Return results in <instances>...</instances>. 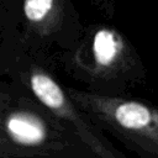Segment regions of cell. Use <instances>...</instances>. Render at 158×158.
<instances>
[{
    "mask_svg": "<svg viewBox=\"0 0 158 158\" xmlns=\"http://www.w3.org/2000/svg\"><path fill=\"white\" fill-rule=\"evenodd\" d=\"M28 94L56 118L70 128L89 148L93 158H128L118 151L91 120L69 99L57 80L41 68H32L23 79Z\"/></svg>",
    "mask_w": 158,
    "mask_h": 158,
    "instance_id": "cell-3",
    "label": "cell"
},
{
    "mask_svg": "<svg viewBox=\"0 0 158 158\" xmlns=\"http://www.w3.org/2000/svg\"><path fill=\"white\" fill-rule=\"evenodd\" d=\"M0 158H93V154L30 94L0 88Z\"/></svg>",
    "mask_w": 158,
    "mask_h": 158,
    "instance_id": "cell-1",
    "label": "cell"
},
{
    "mask_svg": "<svg viewBox=\"0 0 158 158\" xmlns=\"http://www.w3.org/2000/svg\"><path fill=\"white\" fill-rule=\"evenodd\" d=\"M69 99L102 132L107 131L139 158H158V111L142 100L64 89Z\"/></svg>",
    "mask_w": 158,
    "mask_h": 158,
    "instance_id": "cell-2",
    "label": "cell"
},
{
    "mask_svg": "<svg viewBox=\"0 0 158 158\" xmlns=\"http://www.w3.org/2000/svg\"><path fill=\"white\" fill-rule=\"evenodd\" d=\"M91 77L96 80H117L133 63L130 42L115 28L99 26L90 32L85 53Z\"/></svg>",
    "mask_w": 158,
    "mask_h": 158,
    "instance_id": "cell-4",
    "label": "cell"
},
{
    "mask_svg": "<svg viewBox=\"0 0 158 158\" xmlns=\"http://www.w3.org/2000/svg\"><path fill=\"white\" fill-rule=\"evenodd\" d=\"M22 15L33 33L48 37L64 20L65 0H22Z\"/></svg>",
    "mask_w": 158,
    "mask_h": 158,
    "instance_id": "cell-5",
    "label": "cell"
}]
</instances>
